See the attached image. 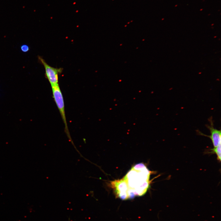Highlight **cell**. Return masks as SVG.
I'll return each mask as SVG.
<instances>
[{
	"mask_svg": "<svg viewBox=\"0 0 221 221\" xmlns=\"http://www.w3.org/2000/svg\"><path fill=\"white\" fill-rule=\"evenodd\" d=\"M150 171L142 163L134 165L122 180L127 188L128 198L142 196L146 192L150 184Z\"/></svg>",
	"mask_w": 221,
	"mask_h": 221,
	"instance_id": "6da1fadb",
	"label": "cell"
},
{
	"mask_svg": "<svg viewBox=\"0 0 221 221\" xmlns=\"http://www.w3.org/2000/svg\"><path fill=\"white\" fill-rule=\"evenodd\" d=\"M51 87L54 101L59 109L64 125L66 133L68 137L71 140V137L65 116L64 103L62 94L58 84L51 86Z\"/></svg>",
	"mask_w": 221,
	"mask_h": 221,
	"instance_id": "7a4b0ae2",
	"label": "cell"
},
{
	"mask_svg": "<svg viewBox=\"0 0 221 221\" xmlns=\"http://www.w3.org/2000/svg\"><path fill=\"white\" fill-rule=\"evenodd\" d=\"M38 59L45 68L46 76L51 86L58 84V75L61 72L63 69L56 68L50 66L40 56H38Z\"/></svg>",
	"mask_w": 221,
	"mask_h": 221,
	"instance_id": "3957f363",
	"label": "cell"
},
{
	"mask_svg": "<svg viewBox=\"0 0 221 221\" xmlns=\"http://www.w3.org/2000/svg\"><path fill=\"white\" fill-rule=\"evenodd\" d=\"M210 124L206 125L207 128L210 130L211 134L208 136L205 135L200 132L198 131L200 135L207 136L211 140L214 147H216L221 142V130L214 128L212 118H209Z\"/></svg>",
	"mask_w": 221,
	"mask_h": 221,
	"instance_id": "277c9868",
	"label": "cell"
},
{
	"mask_svg": "<svg viewBox=\"0 0 221 221\" xmlns=\"http://www.w3.org/2000/svg\"><path fill=\"white\" fill-rule=\"evenodd\" d=\"M221 143L217 146L211 149V152L215 153L217 156L218 160L220 161H221Z\"/></svg>",
	"mask_w": 221,
	"mask_h": 221,
	"instance_id": "5b68a950",
	"label": "cell"
},
{
	"mask_svg": "<svg viewBox=\"0 0 221 221\" xmlns=\"http://www.w3.org/2000/svg\"><path fill=\"white\" fill-rule=\"evenodd\" d=\"M21 49L22 52H27L29 50V46L26 45H22L21 47Z\"/></svg>",
	"mask_w": 221,
	"mask_h": 221,
	"instance_id": "8992f818",
	"label": "cell"
}]
</instances>
